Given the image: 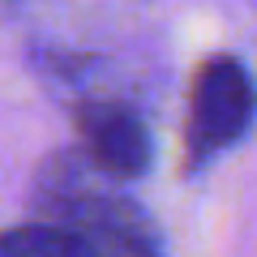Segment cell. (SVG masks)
<instances>
[{
    "label": "cell",
    "instance_id": "obj_4",
    "mask_svg": "<svg viewBox=\"0 0 257 257\" xmlns=\"http://www.w3.org/2000/svg\"><path fill=\"white\" fill-rule=\"evenodd\" d=\"M0 257H82V253L64 231L30 219V223L0 231Z\"/></svg>",
    "mask_w": 257,
    "mask_h": 257
},
{
    "label": "cell",
    "instance_id": "obj_1",
    "mask_svg": "<svg viewBox=\"0 0 257 257\" xmlns=\"http://www.w3.org/2000/svg\"><path fill=\"white\" fill-rule=\"evenodd\" d=\"M35 223L64 231L82 257H167L150 210L99 172L77 146L47 155L30 184Z\"/></svg>",
    "mask_w": 257,
    "mask_h": 257
},
{
    "label": "cell",
    "instance_id": "obj_3",
    "mask_svg": "<svg viewBox=\"0 0 257 257\" xmlns=\"http://www.w3.org/2000/svg\"><path fill=\"white\" fill-rule=\"evenodd\" d=\"M77 150L99 167L107 180H138L155 163V138L150 124L133 103L111 94H86L73 103Z\"/></svg>",
    "mask_w": 257,
    "mask_h": 257
},
{
    "label": "cell",
    "instance_id": "obj_2",
    "mask_svg": "<svg viewBox=\"0 0 257 257\" xmlns=\"http://www.w3.org/2000/svg\"><path fill=\"white\" fill-rule=\"evenodd\" d=\"M257 116V86L244 60L231 52L206 56L189 86V120H184V155L189 167H202L244 142Z\"/></svg>",
    "mask_w": 257,
    "mask_h": 257
}]
</instances>
